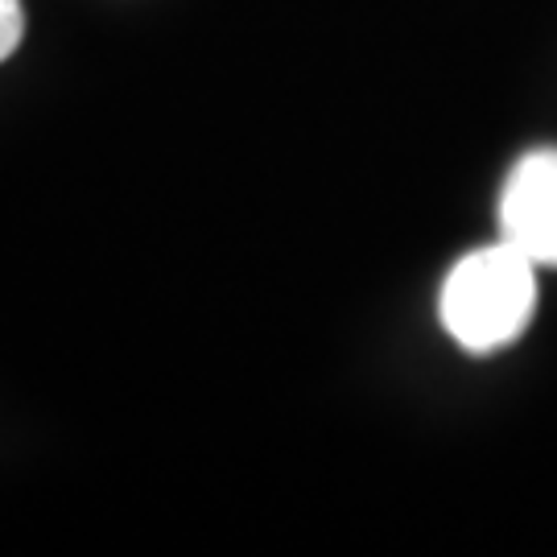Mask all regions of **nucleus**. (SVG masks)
<instances>
[{"label":"nucleus","mask_w":557,"mask_h":557,"mask_svg":"<svg viewBox=\"0 0 557 557\" xmlns=\"http://www.w3.org/2000/svg\"><path fill=\"white\" fill-rule=\"evenodd\" d=\"M25 38V9L21 0H0V62L9 59Z\"/></svg>","instance_id":"nucleus-3"},{"label":"nucleus","mask_w":557,"mask_h":557,"mask_svg":"<svg viewBox=\"0 0 557 557\" xmlns=\"http://www.w3.org/2000/svg\"><path fill=\"white\" fill-rule=\"evenodd\" d=\"M533 310L537 264L504 239L467 252L442 281V326L471 356H492L517 343L529 331Z\"/></svg>","instance_id":"nucleus-1"},{"label":"nucleus","mask_w":557,"mask_h":557,"mask_svg":"<svg viewBox=\"0 0 557 557\" xmlns=\"http://www.w3.org/2000/svg\"><path fill=\"white\" fill-rule=\"evenodd\" d=\"M499 239L557 269V149H533L512 165L499 195Z\"/></svg>","instance_id":"nucleus-2"}]
</instances>
